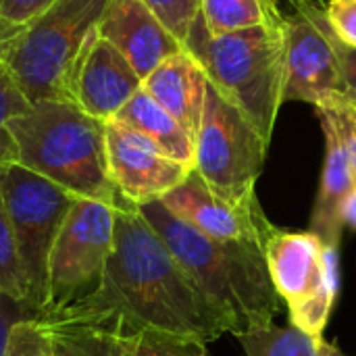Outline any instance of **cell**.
Returning <instances> with one entry per match:
<instances>
[{
	"label": "cell",
	"instance_id": "8fae6325",
	"mask_svg": "<svg viewBox=\"0 0 356 356\" xmlns=\"http://www.w3.org/2000/svg\"><path fill=\"white\" fill-rule=\"evenodd\" d=\"M161 202L181 221L200 234L223 242L265 244L275 229L267 219L259 196L248 202H232L215 194L204 179L192 169L190 175Z\"/></svg>",
	"mask_w": 356,
	"mask_h": 356
},
{
	"label": "cell",
	"instance_id": "ffe728a7",
	"mask_svg": "<svg viewBox=\"0 0 356 356\" xmlns=\"http://www.w3.org/2000/svg\"><path fill=\"white\" fill-rule=\"evenodd\" d=\"M246 356H321V342L292 323L286 327H265L252 330L238 336Z\"/></svg>",
	"mask_w": 356,
	"mask_h": 356
},
{
	"label": "cell",
	"instance_id": "5b68a950",
	"mask_svg": "<svg viewBox=\"0 0 356 356\" xmlns=\"http://www.w3.org/2000/svg\"><path fill=\"white\" fill-rule=\"evenodd\" d=\"M108 2L56 0L21 27L2 67L29 104H75V81Z\"/></svg>",
	"mask_w": 356,
	"mask_h": 356
},
{
	"label": "cell",
	"instance_id": "d6a6232c",
	"mask_svg": "<svg viewBox=\"0 0 356 356\" xmlns=\"http://www.w3.org/2000/svg\"><path fill=\"white\" fill-rule=\"evenodd\" d=\"M321 356H350L346 355L342 348H338L336 344H330V342H321Z\"/></svg>",
	"mask_w": 356,
	"mask_h": 356
},
{
	"label": "cell",
	"instance_id": "277c9868",
	"mask_svg": "<svg viewBox=\"0 0 356 356\" xmlns=\"http://www.w3.org/2000/svg\"><path fill=\"white\" fill-rule=\"evenodd\" d=\"M184 50L200 63L215 90L238 106L271 146L284 104V23L211 35L198 15Z\"/></svg>",
	"mask_w": 356,
	"mask_h": 356
},
{
	"label": "cell",
	"instance_id": "cb8c5ba5",
	"mask_svg": "<svg viewBox=\"0 0 356 356\" xmlns=\"http://www.w3.org/2000/svg\"><path fill=\"white\" fill-rule=\"evenodd\" d=\"M142 2L165 25V29L181 42V46L186 44L202 6V0H142Z\"/></svg>",
	"mask_w": 356,
	"mask_h": 356
},
{
	"label": "cell",
	"instance_id": "2e32d148",
	"mask_svg": "<svg viewBox=\"0 0 356 356\" xmlns=\"http://www.w3.org/2000/svg\"><path fill=\"white\" fill-rule=\"evenodd\" d=\"M142 88L196 140L207 98V75L188 50L161 63L142 81Z\"/></svg>",
	"mask_w": 356,
	"mask_h": 356
},
{
	"label": "cell",
	"instance_id": "3957f363",
	"mask_svg": "<svg viewBox=\"0 0 356 356\" xmlns=\"http://www.w3.org/2000/svg\"><path fill=\"white\" fill-rule=\"evenodd\" d=\"M17 163L54 181L77 198L117 204L106 154V121L73 102H35L8 119Z\"/></svg>",
	"mask_w": 356,
	"mask_h": 356
},
{
	"label": "cell",
	"instance_id": "7402d4cb",
	"mask_svg": "<svg viewBox=\"0 0 356 356\" xmlns=\"http://www.w3.org/2000/svg\"><path fill=\"white\" fill-rule=\"evenodd\" d=\"M317 115H323L340 138L356 177V96L348 90L334 96L321 106H315Z\"/></svg>",
	"mask_w": 356,
	"mask_h": 356
},
{
	"label": "cell",
	"instance_id": "836d02e7",
	"mask_svg": "<svg viewBox=\"0 0 356 356\" xmlns=\"http://www.w3.org/2000/svg\"><path fill=\"white\" fill-rule=\"evenodd\" d=\"M277 2H280V0H277ZM284 2H286V4H288V6H290V4H292V2H294V0H284Z\"/></svg>",
	"mask_w": 356,
	"mask_h": 356
},
{
	"label": "cell",
	"instance_id": "d4e9b609",
	"mask_svg": "<svg viewBox=\"0 0 356 356\" xmlns=\"http://www.w3.org/2000/svg\"><path fill=\"white\" fill-rule=\"evenodd\" d=\"M134 356H209V350L204 342L146 330L136 336Z\"/></svg>",
	"mask_w": 356,
	"mask_h": 356
},
{
	"label": "cell",
	"instance_id": "44dd1931",
	"mask_svg": "<svg viewBox=\"0 0 356 356\" xmlns=\"http://www.w3.org/2000/svg\"><path fill=\"white\" fill-rule=\"evenodd\" d=\"M0 294L17 302L29 305V284L2 196H0Z\"/></svg>",
	"mask_w": 356,
	"mask_h": 356
},
{
	"label": "cell",
	"instance_id": "9a60e30c",
	"mask_svg": "<svg viewBox=\"0 0 356 356\" xmlns=\"http://www.w3.org/2000/svg\"><path fill=\"white\" fill-rule=\"evenodd\" d=\"M140 88L142 77L129 60L98 35L83 58L73 96L83 113L100 121H111Z\"/></svg>",
	"mask_w": 356,
	"mask_h": 356
},
{
	"label": "cell",
	"instance_id": "d6986e66",
	"mask_svg": "<svg viewBox=\"0 0 356 356\" xmlns=\"http://www.w3.org/2000/svg\"><path fill=\"white\" fill-rule=\"evenodd\" d=\"M200 15L211 35L257 25H280L286 19L277 0H202Z\"/></svg>",
	"mask_w": 356,
	"mask_h": 356
},
{
	"label": "cell",
	"instance_id": "4fadbf2b",
	"mask_svg": "<svg viewBox=\"0 0 356 356\" xmlns=\"http://www.w3.org/2000/svg\"><path fill=\"white\" fill-rule=\"evenodd\" d=\"M98 35L129 60L142 81L161 63L184 50L181 42L165 29L142 0H111L100 19Z\"/></svg>",
	"mask_w": 356,
	"mask_h": 356
},
{
	"label": "cell",
	"instance_id": "52a82bcc",
	"mask_svg": "<svg viewBox=\"0 0 356 356\" xmlns=\"http://www.w3.org/2000/svg\"><path fill=\"white\" fill-rule=\"evenodd\" d=\"M269 144L248 117L207 79V98L194 140V171L225 200L248 202L257 196Z\"/></svg>",
	"mask_w": 356,
	"mask_h": 356
},
{
	"label": "cell",
	"instance_id": "f546056e",
	"mask_svg": "<svg viewBox=\"0 0 356 356\" xmlns=\"http://www.w3.org/2000/svg\"><path fill=\"white\" fill-rule=\"evenodd\" d=\"M334 44H336L338 60H340L344 79L348 83V90L356 96V48H350V46L342 44L336 33H334Z\"/></svg>",
	"mask_w": 356,
	"mask_h": 356
},
{
	"label": "cell",
	"instance_id": "83f0119b",
	"mask_svg": "<svg viewBox=\"0 0 356 356\" xmlns=\"http://www.w3.org/2000/svg\"><path fill=\"white\" fill-rule=\"evenodd\" d=\"M56 0H0V17L15 25H27Z\"/></svg>",
	"mask_w": 356,
	"mask_h": 356
},
{
	"label": "cell",
	"instance_id": "ba28073f",
	"mask_svg": "<svg viewBox=\"0 0 356 356\" xmlns=\"http://www.w3.org/2000/svg\"><path fill=\"white\" fill-rule=\"evenodd\" d=\"M0 196L25 267L29 307L42 313L48 298V259L77 196L19 163L0 167Z\"/></svg>",
	"mask_w": 356,
	"mask_h": 356
},
{
	"label": "cell",
	"instance_id": "7a4b0ae2",
	"mask_svg": "<svg viewBox=\"0 0 356 356\" xmlns=\"http://www.w3.org/2000/svg\"><path fill=\"white\" fill-rule=\"evenodd\" d=\"M138 209L200 290L227 317L236 338L273 325L282 311V298L269 275L265 244L213 240L175 217L161 200Z\"/></svg>",
	"mask_w": 356,
	"mask_h": 356
},
{
	"label": "cell",
	"instance_id": "7c38bea8",
	"mask_svg": "<svg viewBox=\"0 0 356 356\" xmlns=\"http://www.w3.org/2000/svg\"><path fill=\"white\" fill-rule=\"evenodd\" d=\"M106 154L117 192L138 207L161 200L192 171L167 156L146 136L115 119L106 121Z\"/></svg>",
	"mask_w": 356,
	"mask_h": 356
},
{
	"label": "cell",
	"instance_id": "1f68e13d",
	"mask_svg": "<svg viewBox=\"0 0 356 356\" xmlns=\"http://www.w3.org/2000/svg\"><path fill=\"white\" fill-rule=\"evenodd\" d=\"M342 223H344V227H350L356 232V188L348 194V198L342 207Z\"/></svg>",
	"mask_w": 356,
	"mask_h": 356
},
{
	"label": "cell",
	"instance_id": "e0dca14e",
	"mask_svg": "<svg viewBox=\"0 0 356 356\" xmlns=\"http://www.w3.org/2000/svg\"><path fill=\"white\" fill-rule=\"evenodd\" d=\"M323 138H325V161L321 171V181L317 190V198L311 213V227L317 238L330 248H340L342 242V207L348 198V194L356 188V177L350 165V159L336 136L334 127L323 115H317Z\"/></svg>",
	"mask_w": 356,
	"mask_h": 356
},
{
	"label": "cell",
	"instance_id": "8992f818",
	"mask_svg": "<svg viewBox=\"0 0 356 356\" xmlns=\"http://www.w3.org/2000/svg\"><path fill=\"white\" fill-rule=\"evenodd\" d=\"M271 282L288 307L290 323L315 340L332 317L340 277L338 248H330L313 232L275 227L265 246Z\"/></svg>",
	"mask_w": 356,
	"mask_h": 356
},
{
	"label": "cell",
	"instance_id": "30bf717a",
	"mask_svg": "<svg viewBox=\"0 0 356 356\" xmlns=\"http://www.w3.org/2000/svg\"><path fill=\"white\" fill-rule=\"evenodd\" d=\"M284 102L321 106L348 92L325 6L294 0L284 21Z\"/></svg>",
	"mask_w": 356,
	"mask_h": 356
},
{
	"label": "cell",
	"instance_id": "4dcf8cb0",
	"mask_svg": "<svg viewBox=\"0 0 356 356\" xmlns=\"http://www.w3.org/2000/svg\"><path fill=\"white\" fill-rule=\"evenodd\" d=\"M23 25H15V23H8L6 19L0 17V65H4V58L8 54V48L13 46L15 38L19 35Z\"/></svg>",
	"mask_w": 356,
	"mask_h": 356
},
{
	"label": "cell",
	"instance_id": "f1b7e54d",
	"mask_svg": "<svg viewBox=\"0 0 356 356\" xmlns=\"http://www.w3.org/2000/svg\"><path fill=\"white\" fill-rule=\"evenodd\" d=\"M33 315H35V311L29 305L17 302L4 294H0V356H6V344H8L13 325L25 317H33Z\"/></svg>",
	"mask_w": 356,
	"mask_h": 356
},
{
	"label": "cell",
	"instance_id": "484cf974",
	"mask_svg": "<svg viewBox=\"0 0 356 356\" xmlns=\"http://www.w3.org/2000/svg\"><path fill=\"white\" fill-rule=\"evenodd\" d=\"M6 356H54L50 340L35 315L25 317L13 325L6 344Z\"/></svg>",
	"mask_w": 356,
	"mask_h": 356
},
{
	"label": "cell",
	"instance_id": "6da1fadb",
	"mask_svg": "<svg viewBox=\"0 0 356 356\" xmlns=\"http://www.w3.org/2000/svg\"><path fill=\"white\" fill-rule=\"evenodd\" d=\"M75 307L111 313L134 334L148 330L204 344L232 334L227 317L125 198L115 204V244L102 284Z\"/></svg>",
	"mask_w": 356,
	"mask_h": 356
},
{
	"label": "cell",
	"instance_id": "ac0fdd59",
	"mask_svg": "<svg viewBox=\"0 0 356 356\" xmlns=\"http://www.w3.org/2000/svg\"><path fill=\"white\" fill-rule=\"evenodd\" d=\"M115 121L146 136L167 156L194 169V138L144 88L129 98V102L115 115Z\"/></svg>",
	"mask_w": 356,
	"mask_h": 356
},
{
	"label": "cell",
	"instance_id": "5bb4252c",
	"mask_svg": "<svg viewBox=\"0 0 356 356\" xmlns=\"http://www.w3.org/2000/svg\"><path fill=\"white\" fill-rule=\"evenodd\" d=\"M35 317L54 356H134L138 334L111 313L73 307Z\"/></svg>",
	"mask_w": 356,
	"mask_h": 356
},
{
	"label": "cell",
	"instance_id": "9c48e42d",
	"mask_svg": "<svg viewBox=\"0 0 356 356\" xmlns=\"http://www.w3.org/2000/svg\"><path fill=\"white\" fill-rule=\"evenodd\" d=\"M115 244V204L75 198L48 259V298L42 313H58L90 298L102 284Z\"/></svg>",
	"mask_w": 356,
	"mask_h": 356
},
{
	"label": "cell",
	"instance_id": "603a6c76",
	"mask_svg": "<svg viewBox=\"0 0 356 356\" xmlns=\"http://www.w3.org/2000/svg\"><path fill=\"white\" fill-rule=\"evenodd\" d=\"M31 104L15 86L13 77L0 65V167L6 163H17V144L8 131V119L21 115Z\"/></svg>",
	"mask_w": 356,
	"mask_h": 356
},
{
	"label": "cell",
	"instance_id": "4316f807",
	"mask_svg": "<svg viewBox=\"0 0 356 356\" xmlns=\"http://www.w3.org/2000/svg\"><path fill=\"white\" fill-rule=\"evenodd\" d=\"M325 13L338 40L356 48V0H330Z\"/></svg>",
	"mask_w": 356,
	"mask_h": 356
}]
</instances>
